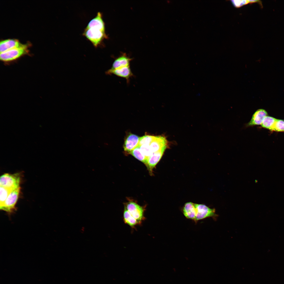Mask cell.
I'll list each match as a JSON object with an SVG mask.
<instances>
[{
	"mask_svg": "<svg viewBox=\"0 0 284 284\" xmlns=\"http://www.w3.org/2000/svg\"><path fill=\"white\" fill-rule=\"evenodd\" d=\"M182 211L186 218L192 220L195 222L196 214L195 203L191 202L186 203L183 207Z\"/></svg>",
	"mask_w": 284,
	"mask_h": 284,
	"instance_id": "5bb4252c",
	"label": "cell"
},
{
	"mask_svg": "<svg viewBox=\"0 0 284 284\" xmlns=\"http://www.w3.org/2000/svg\"><path fill=\"white\" fill-rule=\"evenodd\" d=\"M105 74L107 75L114 74L125 78L128 82H129L130 78L133 76L130 66L114 69H110L105 72Z\"/></svg>",
	"mask_w": 284,
	"mask_h": 284,
	"instance_id": "ba28073f",
	"label": "cell"
},
{
	"mask_svg": "<svg viewBox=\"0 0 284 284\" xmlns=\"http://www.w3.org/2000/svg\"><path fill=\"white\" fill-rule=\"evenodd\" d=\"M132 59L131 58L124 54L115 59L110 69H114L129 66L130 62Z\"/></svg>",
	"mask_w": 284,
	"mask_h": 284,
	"instance_id": "9a60e30c",
	"label": "cell"
},
{
	"mask_svg": "<svg viewBox=\"0 0 284 284\" xmlns=\"http://www.w3.org/2000/svg\"><path fill=\"white\" fill-rule=\"evenodd\" d=\"M20 175L18 173L13 174L6 173L3 174L0 177V186L12 190L20 187Z\"/></svg>",
	"mask_w": 284,
	"mask_h": 284,
	"instance_id": "7a4b0ae2",
	"label": "cell"
},
{
	"mask_svg": "<svg viewBox=\"0 0 284 284\" xmlns=\"http://www.w3.org/2000/svg\"><path fill=\"white\" fill-rule=\"evenodd\" d=\"M139 138L138 136L130 134L126 137L123 146L124 150L129 153L138 145Z\"/></svg>",
	"mask_w": 284,
	"mask_h": 284,
	"instance_id": "30bf717a",
	"label": "cell"
},
{
	"mask_svg": "<svg viewBox=\"0 0 284 284\" xmlns=\"http://www.w3.org/2000/svg\"><path fill=\"white\" fill-rule=\"evenodd\" d=\"M124 208L129 212L140 224L145 219L143 208L136 203L133 201L129 202L125 204Z\"/></svg>",
	"mask_w": 284,
	"mask_h": 284,
	"instance_id": "5b68a950",
	"label": "cell"
},
{
	"mask_svg": "<svg viewBox=\"0 0 284 284\" xmlns=\"http://www.w3.org/2000/svg\"><path fill=\"white\" fill-rule=\"evenodd\" d=\"M155 137V136L145 135L140 137L138 146H140L144 144L150 145Z\"/></svg>",
	"mask_w": 284,
	"mask_h": 284,
	"instance_id": "ffe728a7",
	"label": "cell"
},
{
	"mask_svg": "<svg viewBox=\"0 0 284 284\" xmlns=\"http://www.w3.org/2000/svg\"><path fill=\"white\" fill-rule=\"evenodd\" d=\"M231 1L234 6L237 8L250 3L249 0H231Z\"/></svg>",
	"mask_w": 284,
	"mask_h": 284,
	"instance_id": "603a6c76",
	"label": "cell"
},
{
	"mask_svg": "<svg viewBox=\"0 0 284 284\" xmlns=\"http://www.w3.org/2000/svg\"><path fill=\"white\" fill-rule=\"evenodd\" d=\"M83 35L89 40L95 47L99 46L103 40L107 38L105 31L86 27Z\"/></svg>",
	"mask_w": 284,
	"mask_h": 284,
	"instance_id": "6da1fadb",
	"label": "cell"
},
{
	"mask_svg": "<svg viewBox=\"0 0 284 284\" xmlns=\"http://www.w3.org/2000/svg\"><path fill=\"white\" fill-rule=\"evenodd\" d=\"M102 17L101 13L98 12L96 16L89 22L86 28H94L105 31V24Z\"/></svg>",
	"mask_w": 284,
	"mask_h": 284,
	"instance_id": "7c38bea8",
	"label": "cell"
},
{
	"mask_svg": "<svg viewBox=\"0 0 284 284\" xmlns=\"http://www.w3.org/2000/svg\"><path fill=\"white\" fill-rule=\"evenodd\" d=\"M20 189L21 188L19 187L11 191L3 205L0 207L1 210L9 213L12 212L14 211Z\"/></svg>",
	"mask_w": 284,
	"mask_h": 284,
	"instance_id": "3957f363",
	"label": "cell"
},
{
	"mask_svg": "<svg viewBox=\"0 0 284 284\" xmlns=\"http://www.w3.org/2000/svg\"><path fill=\"white\" fill-rule=\"evenodd\" d=\"M13 190L0 186V207L3 205L9 194Z\"/></svg>",
	"mask_w": 284,
	"mask_h": 284,
	"instance_id": "d6986e66",
	"label": "cell"
},
{
	"mask_svg": "<svg viewBox=\"0 0 284 284\" xmlns=\"http://www.w3.org/2000/svg\"><path fill=\"white\" fill-rule=\"evenodd\" d=\"M267 115V113L264 109H259L257 110L252 115L250 121L246 125L248 127L261 124L264 118Z\"/></svg>",
	"mask_w": 284,
	"mask_h": 284,
	"instance_id": "9c48e42d",
	"label": "cell"
},
{
	"mask_svg": "<svg viewBox=\"0 0 284 284\" xmlns=\"http://www.w3.org/2000/svg\"><path fill=\"white\" fill-rule=\"evenodd\" d=\"M25 45L21 44L15 39H8L2 40L0 43V53L14 48L22 47Z\"/></svg>",
	"mask_w": 284,
	"mask_h": 284,
	"instance_id": "8fae6325",
	"label": "cell"
},
{
	"mask_svg": "<svg viewBox=\"0 0 284 284\" xmlns=\"http://www.w3.org/2000/svg\"><path fill=\"white\" fill-rule=\"evenodd\" d=\"M139 160L144 163L146 165L147 163V158L141 152L139 146L129 153Z\"/></svg>",
	"mask_w": 284,
	"mask_h": 284,
	"instance_id": "e0dca14e",
	"label": "cell"
},
{
	"mask_svg": "<svg viewBox=\"0 0 284 284\" xmlns=\"http://www.w3.org/2000/svg\"><path fill=\"white\" fill-rule=\"evenodd\" d=\"M27 45L11 49L0 53V58L3 61H8L18 58L27 52Z\"/></svg>",
	"mask_w": 284,
	"mask_h": 284,
	"instance_id": "8992f818",
	"label": "cell"
},
{
	"mask_svg": "<svg viewBox=\"0 0 284 284\" xmlns=\"http://www.w3.org/2000/svg\"><path fill=\"white\" fill-rule=\"evenodd\" d=\"M167 141L166 138L161 136H155V137L150 145L152 152L158 151L163 147L167 146Z\"/></svg>",
	"mask_w": 284,
	"mask_h": 284,
	"instance_id": "4fadbf2b",
	"label": "cell"
},
{
	"mask_svg": "<svg viewBox=\"0 0 284 284\" xmlns=\"http://www.w3.org/2000/svg\"><path fill=\"white\" fill-rule=\"evenodd\" d=\"M196 214L195 222L199 220L209 217L215 219L217 215L215 214V209H211L203 204H195Z\"/></svg>",
	"mask_w": 284,
	"mask_h": 284,
	"instance_id": "277c9868",
	"label": "cell"
},
{
	"mask_svg": "<svg viewBox=\"0 0 284 284\" xmlns=\"http://www.w3.org/2000/svg\"><path fill=\"white\" fill-rule=\"evenodd\" d=\"M271 131H284V120L277 119Z\"/></svg>",
	"mask_w": 284,
	"mask_h": 284,
	"instance_id": "44dd1931",
	"label": "cell"
},
{
	"mask_svg": "<svg viewBox=\"0 0 284 284\" xmlns=\"http://www.w3.org/2000/svg\"><path fill=\"white\" fill-rule=\"evenodd\" d=\"M139 146L142 153L147 158L153 154L150 148V145L144 144Z\"/></svg>",
	"mask_w": 284,
	"mask_h": 284,
	"instance_id": "7402d4cb",
	"label": "cell"
},
{
	"mask_svg": "<svg viewBox=\"0 0 284 284\" xmlns=\"http://www.w3.org/2000/svg\"><path fill=\"white\" fill-rule=\"evenodd\" d=\"M277 119L270 116H266L263 119L261 124L263 128L271 130Z\"/></svg>",
	"mask_w": 284,
	"mask_h": 284,
	"instance_id": "ac0fdd59",
	"label": "cell"
},
{
	"mask_svg": "<svg viewBox=\"0 0 284 284\" xmlns=\"http://www.w3.org/2000/svg\"><path fill=\"white\" fill-rule=\"evenodd\" d=\"M123 217L125 223L132 228H134L136 226L140 225L137 220L133 217L129 212L125 208Z\"/></svg>",
	"mask_w": 284,
	"mask_h": 284,
	"instance_id": "2e32d148",
	"label": "cell"
},
{
	"mask_svg": "<svg viewBox=\"0 0 284 284\" xmlns=\"http://www.w3.org/2000/svg\"><path fill=\"white\" fill-rule=\"evenodd\" d=\"M167 147L166 146L159 151L154 153L147 158V166L150 173H152L153 169L161 158Z\"/></svg>",
	"mask_w": 284,
	"mask_h": 284,
	"instance_id": "52a82bcc",
	"label": "cell"
}]
</instances>
